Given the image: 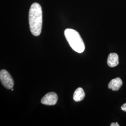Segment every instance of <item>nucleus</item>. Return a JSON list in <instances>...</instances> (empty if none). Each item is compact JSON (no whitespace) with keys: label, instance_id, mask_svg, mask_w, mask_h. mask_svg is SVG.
<instances>
[{"label":"nucleus","instance_id":"nucleus-1","mask_svg":"<svg viewBox=\"0 0 126 126\" xmlns=\"http://www.w3.org/2000/svg\"><path fill=\"white\" fill-rule=\"evenodd\" d=\"M30 31L35 36L40 35L43 23V14L40 5L34 3L31 6L29 13Z\"/></svg>","mask_w":126,"mask_h":126},{"label":"nucleus","instance_id":"nucleus-2","mask_svg":"<svg viewBox=\"0 0 126 126\" xmlns=\"http://www.w3.org/2000/svg\"><path fill=\"white\" fill-rule=\"evenodd\" d=\"M64 35L72 50L79 53L84 52L85 46L78 32L72 29H66L64 31Z\"/></svg>","mask_w":126,"mask_h":126},{"label":"nucleus","instance_id":"nucleus-3","mask_svg":"<svg viewBox=\"0 0 126 126\" xmlns=\"http://www.w3.org/2000/svg\"><path fill=\"white\" fill-rule=\"evenodd\" d=\"M0 79L5 87L8 89H11L14 86L13 79L9 72L5 70H2L0 72Z\"/></svg>","mask_w":126,"mask_h":126},{"label":"nucleus","instance_id":"nucleus-4","mask_svg":"<svg viewBox=\"0 0 126 126\" xmlns=\"http://www.w3.org/2000/svg\"><path fill=\"white\" fill-rule=\"evenodd\" d=\"M58 99L57 94L54 92H50L43 97L41 102L43 104L48 106L54 105L57 103Z\"/></svg>","mask_w":126,"mask_h":126},{"label":"nucleus","instance_id":"nucleus-5","mask_svg":"<svg viewBox=\"0 0 126 126\" xmlns=\"http://www.w3.org/2000/svg\"><path fill=\"white\" fill-rule=\"evenodd\" d=\"M122 85V81L121 78H116L110 81L108 85V88L113 91H118Z\"/></svg>","mask_w":126,"mask_h":126},{"label":"nucleus","instance_id":"nucleus-6","mask_svg":"<svg viewBox=\"0 0 126 126\" xmlns=\"http://www.w3.org/2000/svg\"><path fill=\"white\" fill-rule=\"evenodd\" d=\"M107 63L110 67L116 66L119 64V56L115 53H112L108 55Z\"/></svg>","mask_w":126,"mask_h":126},{"label":"nucleus","instance_id":"nucleus-7","mask_svg":"<svg viewBox=\"0 0 126 126\" xmlns=\"http://www.w3.org/2000/svg\"><path fill=\"white\" fill-rule=\"evenodd\" d=\"M85 97V93L83 89L81 87H79L75 91L73 98L75 101L79 102L82 101Z\"/></svg>","mask_w":126,"mask_h":126},{"label":"nucleus","instance_id":"nucleus-8","mask_svg":"<svg viewBox=\"0 0 126 126\" xmlns=\"http://www.w3.org/2000/svg\"><path fill=\"white\" fill-rule=\"evenodd\" d=\"M121 108H122V111L126 112V103L124 104L122 106V107H121Z\"/></svg>","mask_w":126,"mask_h":126},{"label":"nucleus","instance_id":"nucleus-9","mask_svg":"<svg viewBox=\"0 0 126 126\" xmlns=\"http://www.w3.org/2000/svg\"><path fill=\"white\" fill-rule=\"evenodd\" d=\"M110 126H119V124L117 123V122H116V123H112L111 125H110Z\"/></svg>","mask_w":126,"mask_h":126},{"label":"nucleus","instance_id":"nucleus-10","mask_svg":"<svg viewBox=\"0 0 126 126\" xmlns=\"http://www.w3.org/2000/svg\"><path fill=\"white\" fill-rule=\"evenodd\" d=\"M14 89H12H12H11V90H12V91H13V90Z\"/></svg>","mask_w":126,"mask_h":126}]
</instances>
